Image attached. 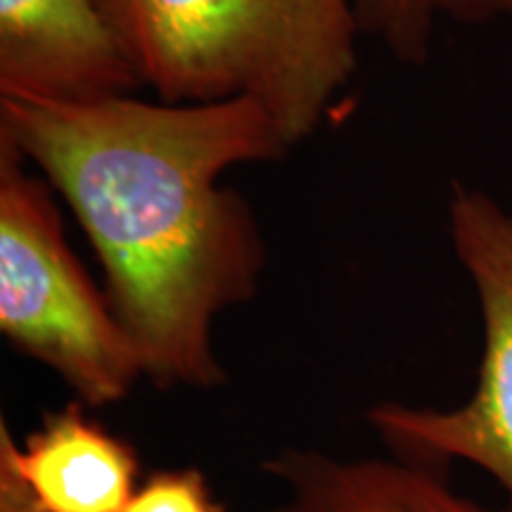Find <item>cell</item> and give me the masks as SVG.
<instances>
[{
    "label": "cell",
    "instance_id": "6da1fadb",
    "mask_svg": "<svg viewBox=\"0 0 512 512\" xmlns=\"http://www.w3.org/2000/svg\"><path fill=\"white\" fill-rule=\"evenodd\" d=\"M0 133L69 204L107 297L162 389L226 382L216 318L256 294L266 245L230 166L292 150L259 102H55L0 95Z\"/></svg>",
    "mask_w": 512,
    "mask_h": 512
},
{
    "label": "cell",
    "instance_id": "7a4b0ae2",
    "mask_svg": "<svg viewBox=\"0 0 512 512\" xmlns=\"http://www.w3.org/2000/svg\"><path fill=\"white\" fill-rule=\"evenodd\" d=\"M162 102L254 100L290 145L311 138L358 72L351 0H100Z\"/></svg>",
    "mask_w": 512,
    "mask_h": 512
},
{
    "label": "cell",
    "instance_id": "3957f363",
    "mask_svg": "<svg viewBox=\"0 0 512 512\" xmlns=\"http://www.w3.org/2000/svg\"><path fill=\"white\" fill-rule=\"evenodd\" d=\"M0 332L88 408L124 401L143 361L64 238L53 192L0 133Z\"/></svg>",
    "mask_w": 512,
    "mask_h": 512
},
{
    "label": "cell",
    "instance_id": "277c9868",
    "mask_svg": "<svg viewBox=\"0 0 512 512\" xmlns=\"http://www.w3.org/2000/svg\"><path fill=\"white\" fill-rule=\"evenodd\" d=\"M448 235L482 313L475 389L446 411L384 401L368 422L396 456L441 470L448 463L479 467L512 505V214L486 192L456 185Z\"/></svg>",
    "mask_w": 512,
    "mask_h": 512
},
{
    "label": "cell",
    "instance_id": "5b68a950",
    "mask_svg": "<svg viewBox=\"0 0 512 512\" xmlns=\"http://www.w3.org/2000/svg\"><path fill=\"white\" fill-rule=\"evenodd\" d=\"M140 86L100 0H0V95L88 102Z\"/></svg>",
    "mask_w": 512,
    "mask_h": 512
},
{
    "label": "cell",
    "instance_id": "8992f818",
    "mask_svg": "<svg viewBox=\"0 0 512 512\" xmlns=\"http://www.w3.org/2000/svg\"><path fill=\"white\" fill-rule=\"evenodd\" d=\"M72 401L48 413L17 441L0 420V448L10 453L38 512H124L138 489L136 448Z\"/></svg>",
    "mask_w": 512,
    "mask_h": 512
},
{
    "label": "cell",
    "instance_id": "52a82bcc",
    "mask_svg": "<svg viewBox=\"0 0 512 512\" xmlns=\"http://www.w3.org/2000/svg\"><path fill=\"white\" fill-rule=\"evenodd\" d=\"M266 470L290 491L280 512H512L460 494L441 467L408 458H330L285 451Z\"/></svg>",
    "mask_w": 512,
    "mask_h": 512
},
{
    "label": "cell",
    "instance_id": "ba28073f",
    "mask_svg": "<svg viewBox=\"0 0 512 512\" xmlns=\"http://www.w3.org/2000/svg\"><path fill=\"white\" fill-rule=\"evenodd\" d=\"M363 36L394 60L422 64L441 24H512V0H351Z\"/></svg>",
    "mask_w": 512,
    "mask_h": 512
},
{
    "label": "cell",
    "instance_id": "9c48e42d",
    "mask_svg": "<svg viewBox=\"0 0 512 512\" xmlns=\"http://www.w3.org/2000/svg\"><path fill=\"white\" fill-rule=\"evenodd\" d=\"M124 512H226L197 467L157 470L138 484Z\"/></svg>",
    "mask_w": 512,
    "mask_h": 512
},
{
    "label": "cell",
    "instance_id": "30bf717a",
    "mask_svg": "<svg viewBox=\"0 0 512 512\" xmlns=\"http://www.w3.org/2000/svg\"><path fill=\"white\" fill-rule=\"evenodd\" d=\"M0 512H38L27 484L17 475L10 453L0 448Z\"/></svg>",
    "mask_w": 512,
    "mask_h": 512
}]
</instances>
